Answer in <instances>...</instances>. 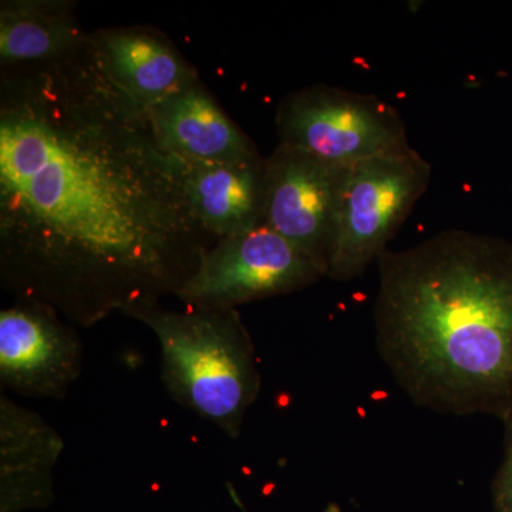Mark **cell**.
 I'll list each match as a JSON object with an SVG mask.
<instances>
[{
	"mask_svg": "<svg viewBox=\"0 0 512 512\" xmlns=\"http://www.w3.org/2000/svg\"><path fill=\"white\" fill-rule=\"evenodd\" d=\"M147 109L161 147L171 156L194 163H232L261 156L200 79Z\"/></svg>",
	"mask_w": 512,
	"mask_h": 512,
	"instance_id": "obj_9",
	"label": "cell"
},
{
	"mask_svg": "<svg viewBox=\"0 0 512 512\" xmlns=\"http://www.w3.org/2000/svg\"><path fill=\"white\" fill-rule=\"evenodd\" d=\"M276 127L279 143L340 167L410 147L406 123L389 101L326 84L288 94Z\"/></svg>",
	"mask_w": 512,
	"mask_h": 512,
	"instance_id": "obj_5",
	"label": "cell"
},
{
	"mask_svg": "<svg viewBox=\"0 0 512 512\" xmlns=\"http://www.w3.org/2000/svg\"><path fill=\"white\" fill-rule=\"evenodd\" d=\"M504 460L493 484L495 512H512V414L503 420Z\"/></svg>",
	"mask_w": 512,
	"mask_h": 512,
	"instance_id": "obj_14",
	"label": "cell"
},
{
	"mask_svg": "<svg viewBox=\"0 0 512 512\" xmlns=\"http://www.w3.org/2000/svg\"><path fill=\"white\" fill-rule=\"evenodd\" d=\"M217 241L147 106L111 79L92 33L57 59L2 66L6 292L90 328L175 296Z\"/></svg>",
	"mask_w": 512,
	"mask_h": 512,
	"instance_id": "obj_1",
	"label": "cell"
},
{
	"mask_svg": "<svg viewBox=\"0 0 512 512\" xmlns=\"http://www.w3.org/2000/svg\"><path fill=\"white\" fill-rule=\"evenodd\" d=\"M346 170L282 143L265 158L262 224L305 252L326 276Z\"/></svg>",
	"mask_w": 512,
	"mask_h": 512,
	"instance_id": "obj_7",
	"label": "cell"
},
{
	"mask_svg": "<svg viewBox=\"0 0 512 512\" xmlns=\"http://www.w3.org/2000/svg\"><path fill=\"white\" fill-rule=\"evenodd\" d=\"M323 512H342L340 511V507L336 503H330L328 507L325 508V511Z\"/></svg>",
	"mask_w": 512,
	"mask_h": 512,
	"instance_id": "obj_15",
	"label": "cell"
},
{
	"mask_svg": "<svg viewBox=\"0 0 512 512\" xmlns=\"http://www.w3.org/2000/svg\"><path fill=\"white\" fill-rule=\"evenodd\" d=\"M66 0H3L0 3L2 66L45 62L73 52L89 39Z\"/></svg>",
	"mask_w": 512,
	"mask_h": 512,
	"instance_id": "obj_13",
	"label": "cell"
},
{
	"mask_svg": "<svg viewBox=\"0 0 512 512\" xmlns=\"http://www.w3.org/2000/svg\"><path fill=\"white\" fill-rule=\"evenodd\" d=\"M64 441L43 417L0 396V512L43 508L53 501V470Z\"/></svg>",
	"mask_w": 512,
	"mask_h": 512,
	"instance_id": "obj_10",
	"label": "cell"
},
{
	"mask_svg": "<svg viewBox=\"0 0 512 512\" xmlns=\"http://www.w3.org/2000/svg\"><path fill=\"white\" fill-rule=\"evenodd\" d=\"M124 315L157 336L161 377L175 402L238 439L258 399L261 375L254 342L237 309L168 311L151 305Z\"/></svg>",
	"mask_w": 512,
	"mask_h": 512,
	"instance_id": "obj_3",
	"label": "cell"
},
{
	"mask_svg": "<svg viewBox=\"0 0 512 512\" xmlns=\"http://www.w3.org/2000/svg\"><path fill=\"white\" fill-rule=\"evenodd\" d=\"M323 276V269L305 252L268 225L259 224L251 231L218 239L175 298L190 309H237L244 303L308 288Z\"/></svg>",
	"mask_w": 512,
	"mask_h": 512,
	"instance_id": "obj_6",
	"label": "cell"
},
{
	"mask_svg": "<svg viewBox=\"0 0 512 512\" xmlns=\"http://www.w3.org/2000/svg\"><path fill=\"white\" fill-rule=\"evenodd\" d=\"M63 316L16 299L0 311V383L32 399H63L83 369V343Z\"/></svg>",
	"mask_w": 512,
	"mask_h": 512,
	"instance_id": "obj_8",
	"label": "cell"
},
{
	"mask_svg": "<svg viewBox=\"0 0 512 512\" xmlns=\"http://www.w3.org/2000/svg\"><path fill=\"white\" fill-rule=\"evenodd\" d=\"M377 350L416 406L512 414V242L448 229L377 259Z\"/></svg>",
	"mask_w": 512,
	"mask_h": 512,
	"instance_id": "obj_2",
	"label": "cell"
},
{
	"mask_svg": "<svg viewBox=\"0 0 512 512\" xmlns=\"http://www.w3.org/2000/svg\"><path fill=\"white\" fill-rule=\"evenodd\" d=\"M430 181L429 161L412 147L350 165L340 192L329 278L352 281L377 262Z\"/></svg>",
	"mask_w": 512,
	"mask_h": 512,
	"instance_id": "obj_4",
	"label": "cell"
},
{
	"mask_svg": "<svg viewBox=\"0 0 512 512\" xmlns=\"http://www.w3.org/2000/svg\"><path fill=\"white\" fill-rule=\"evenodd\" d=\"M92 37L111 79L144 106H153L200 79L157 30L137 26L103 29Z\"/></svg>",
	"mask_w": 512,
	"mask_h": 512,
	"instance_id": "obj_12",
	"label": "cell"
},
{
	"mask_svg": "<svg viewBox=\"0 0 512 512\" xmlns=\"http://www.w3.org/2000/svg\"><path fill=\"white\" fill-rule=\"evenodd\" d=\"M171 157L192 211L211 237H232L262 224L265 158L194 163Z\"/></svg>",
	"mask_w": 512,
	"mask_h": 512,
	"instance_id": "obj_11",
	"label": "cell"
}]
</instances>
